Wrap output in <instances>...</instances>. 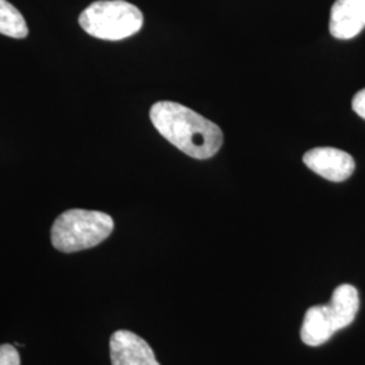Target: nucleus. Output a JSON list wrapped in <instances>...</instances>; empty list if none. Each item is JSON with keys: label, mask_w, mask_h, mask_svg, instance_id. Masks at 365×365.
Wrapping results in <instances>:
<instances>
[{"label": "nucleus", "mask_w": 365, "mask_h": 365, "mask_svg": "<svg viewBox=\"0 0 365 365\" xmlns=\"http://www.w3.org/2000/svg\"><path fill=\"white\" fill-rule=\"evenodd\" d=\"M359 307L360 299L356 287L351 284H341L334 289L327 309L337 331L352 324L359 312Z\"/></svg>", "instance_id": "8"}, {"label": "nucleus", "mask_w": 365, "mask_h": 365, "mask_svg": "<svg viewBox=\"0 0 365 365\" xmlns=\"http://www.w3.org/2000/svg\"><path fill=\"white\" fill-rule=\"evenodd\" d=\"M0 365H21V356L11 344L0 345Z\"/></svg>", "instance_id": "10"}, {"label": "nucleus", "mask_w": 365, "mask_h": 365, "mask_svg": "<svg viewBox=\"0 0 365 365\" xmlns=\"http://www.w3.org/2000/svg\"><path fill=\"white\" fill-rule=\"evenodd\" d=\"M113 365H160L149 344L129 330H118L110 339Z\"/></svg>", "instance_id": "5"}, {"label": "nucleus", "mask_w": 365, "mask_h": 365, "mask_svg": "<svg viewBox=\"0 0 365 365\" xmlns=\"http://www.w3.org/2000/svg\"><path fill=\"white\" fill-rule=\"evenodd\" d=\"M353 111L365 120V88L357 92L352 101Z\"/></svg>", "instance_id": "11"}, {"label": "nucleus", "mask_w": 365, "mask_h": 365, "mask_svg": "<svg viewBox=\"0 0 365 365\" xmlns=\"http://www.w3.org/2000/svg\"><path fill=\"white\" fill-rule=\"evenodd\" d=\"M114 230L113 218L102 211L72 209L57 217L52 226L53 247L73 253L91 249L107 240Z\"/></svg>", "instance_id": "2"}, {"label": "nucleus", "mask_w": 365, "mask_h": 365, "mask_svg": "<svg viewBox=\"0 0 365 365\" xmlns=\"http://www.w3.org/2000/svg\"><path fill=\"white\" fill-rule=\"evenodd\" d=\"M307 168L330 182H345L354 172L353 157L336 148H315L303 156Z\"/></svg>", "instance_id": "4"}, {"label": "nucleus", "mask_w": 365, "mask_h": 365, "mask_svg": "<svg viewBox=\"0 0 365 365\" xmlns=\"http://www.w3.org/2000/svg\"><path fill=\"white\" fill-rule=\"evenodd\" d=\"M0 34L16 39L25 38L29 34L24 15L7 0H0Z\"/></svg>", "instance_id": "9"}, {"label": "nucleus", "mask_w": 365, "mask_h": 365, "mask_svg": "<svg viewBox=\"0 0 365 365\" xmlns=\"http://www.w3.org/2000/svg\"><path fill=\"white\" fill-rule=\"evenodd\" d=\"M149 115L156 130L187 156L211 158L223 144V133L218 125L180 103L157 102Z\"/></svg>", "instance_id": "1"}, {"label": "nucleus", "mask_w": 365, "mask_h": 365, "mask_svg": "<svg viewBox=\"0 0 365 365\" xmlns=\"http://www.w3.org/2000/svg\"><path fill=\"white\" fill-rule=\"evenodd\" d=\"M78 25L95 38L120 41L143 29L144 15L129 1L99 0L80 14Z\"/></svg>", "instance_id": "3"}, {"label": "nucleus", "mask_w": 365, "mask_h": 365, "mask_svg": "<svg viewBox=\"0 0 365 365\" xmlns=\"http://www.w3.org/2000/svg\"><path fill=\"white\" fill-rule=\"evenodd\" d=\"M365 27V0H336L331 11L329 30L337 39H351Z\"/></svg>", "instance_id": "6"}, {"label": "nucleus", "mask_w": 365, "mask_h": 365, "mask_svg": "<svg viewBox=\"0 0 365 365\" xmlns=\"http://www.w3.org/2000/svg\"><path fill=\"white\" fill-rule=\"evenodd\" d=\"M336 331L327 304H318L306 312L300 339L309 346H319L331 339Z\"/></svg>", "instance_id": "7"}]
</instances>
